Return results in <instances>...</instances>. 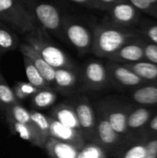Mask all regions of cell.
I'll list each match as a JSON object with an SVG mask.
<instances>
[{"label": "cell", "mask_w": 157, "mask_h": 158, "mask_svg": "<svg viewBox=\"0 0 157 158\" xmlns=\"http://www.w3.org/2000/svg\"><path fill=\"white\" fill-rule=\"evenodd\" d=\"M93 34L91 53L101 58H108L125 44L142 36L139 31L116 25L109 20L97 24Z\"/></svg>", "instance_id": "6da1fadb"}, {"label": "cell", "mask_w": 157, "mask_h": 158, "mask_svg": "<svg viewBox=\"0 0 157 158\" xmlns=\"http://www.w3.org/2000/svg\"><path fill=\"white\" fill-rule=\"evenodd\" d=\"M25 35V43L32 47L55 69L78 68L72 59L55 44L48 32L39 25Z\"/></svg>", "instance_id": "7a4b0ae2"}, {"label": "cell", "mask_w": 157, "mask_h": 158, "mask_svg": "<svg viewBox=\"0 0 157 158\" xmlns=\"http://www.w3.org/2000/svg\"><path fill=\"white\" fill-rule=\"evenodd\" d=\"M19 2L40 27L65 41L62 31L63 15L55 5L44 0H19Z\"/></svg>", "instance_id": "3957f363"}, {"label": "cell", "mask_w": 157, "mask_h": 158, "mask_svg": "<svg viewBox=\"0 0 157 158\" xmlns=\"http://www.w3.org/2000/svg\"><path fill=\"white\" fill-rule=\"evenodd\" d=\"M0 21L24 34L38 26L19 0H0Z\"/></svg>", "instance_id": "277c9868"}, {"label": "cell", "mask_w": 157, "mask_h": 158, "mask_svg": "<svg viewBox=\"0 0 157 158\" xmlns=\"http://www.w3.org/2000/svg\"><path fill=\"white\" fill-rule=\"evenodd\" d=\"M62 31L65 41L72 44L80 55L91 53L93 38V30L72 17L63 16Z\"/></svg>", "instance_id": "5b68a950"}, {"label": "cell", "mask_w": 157, "mask_h": 158, "mask_svg": "<svg viewBox=\"0 0 157 158\" xmlns=\"http://www.w3.org/2000/svg\"><path fill=\"white\" fill-rule=\"evenodd\" d=\"M80 84L83 91L98 92L110 86L105 64L98 60L87 61L80 69Z\"/></svg>", "instance_id": "8992f818"}, {"label": "cell", "mask_w": 157, "mask_h": 158, "mask_svg": "<svg viewBox=\"0 0 157 158\" xmlns=\"http://www.w3.org/2000/svg\"><path fill=\"white\" fill-rule=\"evenodd\" d=\"M95 131H94V143L103 147L107 154H117L125 141L113 130L100 107H96L95 111Z\"/></svg>", "instance_id": "52a82bcc"}, {"label": "cell", "mask_w": 157, "mask_h": 158, "mask_svg": "<svg viewBox=\"0 0 157 158\" xmlns=\"http://www.w3.org/2000/svg\"><path fill=\"white\" fill-rule=\"evenodd\" d=\"M97 106L103 111L113 130L125 142L130 141L127 120L131 106L112 101H103Z\"/></svg>", "instance_id": "ba28073f"}, {"label": "cell", "mask_w": 157, "mask_h": 158, "mask_svg": "<svg viewBox=\"0 0 157 158\" xmlns=\"http://www.w3.org/2000/svg\"><path fill=\"white\" fill-rule=\"evenodd\" d=\"M110 85L118 88H138L148 84L124 64L109 61L105 64Z\"/></svg>", "instance_id": "9c48e42d"}, {"label": "cell", "mask_w": 157, "mask_h": 158, "mask_svg": "<svg viewBox=\"0 0 157 158\" xmlns=\"http://www.w3.org/2000/svg\"><path fill=\"white\" fill-rule=\"evenodd\" d=\"M74 108L80 124L81 134L86 142H93L95 131V111L89 99L85 96H79L74 103Z\"/></svg>", "instance_id": "30bf717a"}, {"label": "cell", "mask_w": 157, "mask_h": 158, "mask_svg": "<svg viewBox=\"0 0 157 158\" xmlns=\"http://www.w3.org/2000/svg\"><path fill=\"white\" fill-rule=\"evenodd\" d=\"M107 11L110 22L126 28H131L140 17V11L128 0L114 5Z\"/></svg>", "instance_id": "8fae6325"}, {"label": "cell", "mask_w": 157, "mask_h": 158, "mask_svg": "<svg viewBox=\"0 0 157 158\" xmlns=\"http://www.w3.org/2000/svg\"><path fill=\"white\" fill-rule=\"evenodd\" d=\"M142 42L143 39L141 37L128 42L107 59L109 61L120 64H130L144 61V54Z\"/></svg>", "instance_id": "7c38bea8"}, {"label": "cell", "mask_w": 157, "mask_h": 158, "mask_svg": "<svg viewBox=\"0 0 157 158\" xmlns=\"http://www.w3.org/2000/svg\"><path fill=\"white\" fill-rule=\"evenodd\" d=\"M48 119H49V132L51 138L73 144L79 148H81L85 144L86 141L83 139L80 131L71 129L68 126H65L50 117H48Z\"/></svg>", "instance_id": "4fadbf2b"}, {"label": "cell", "mask_w": 157, "mask_h": 158, "mask_svg": "<svg viewBox=\"0 0 157 158\" xmlns=\"http://www.w3.org/2000/svg\"><path fill=\"white\" fill-rule=\"evenodd\" d=\"M80 84V69H56L55 70L54 88L63 94H70L75 92Z\"/></svg>", "instance_id": "5bb4252c"}, {"label": "cell", "mask_w": 157, "mask_h": 158, "mask_svg": "<svg viewBox=\"0 0 157 158\" xmlns=\"http://www.w3.org/2000/svg\"><path fill=\"white\" fill-rule=\"evenodd\" d=\"M19 48L20 53L22 54V56L28 57L32 62L34 67L38 69V71L43 76V78L45 80V81L48 83V85L53 88L56 69L54 68H52L47 62H45V60H43V57L28 44H26V43L19 44Z\"/></svg>", "instance_id": "9a60e30c"}, {"label": "cell", "mask_w": 157, "mask_h": 158, "mask_svg": "<svg viewBox=\"0 0 157 158\" xmlns=\"http://www.w3.org/2000/svg\"><path fill=\"white\" fill-rule=\"evenodd\" d=\"M6 121L8 125L9 131L14 135H19L21 139L29 142L34 146L40 147L42 149H44L45 142L42 138L39 131L36 130V128L31 123V124H21L19 122H16L10 118H6Z\"/></svg>", "instance_id": "2e32d148"}, {"label": "cell", "mask_w": 157, "mask_h": 158, "mask_svg": "<svg viewBox=\"0 0 157 158\" xmlns=\"http://www.w3.org/2000/svg\"><path fill=\"white\" fill-rule=\"evenodd\" d=\"M152 111L146 107L130 108L128 115V130L131 140H134L133 135L144 132L146 126L152 118Z\"/></svg>", "instance_id": "e0dca14e"}, {"label": "cell", "mask_w": 157, "mask_h": 158, "mask_svg": "<svg viewBox=\"0 0 157 158\" xmlns=\"http://www.w3.org/2000/svg\"><path fill=\"white\" fill-rule=\"evenodd\" d=\"M61 124L68 126L71 129H74L81 132L80 124L78 121L77 114L75 108L72 105L68 103H60L56 105L50 112L48 116Z\"/></svg>", "instance_id": "ac0fdd59"}, {"label": "cell", "mask_w": 157, "mask_h": 158, "mask_svg": "<svg viewBox=\"0 0 157 158\" xmlns=\"http://www.w3.org/2000/svg\"><path fill=\"white\" fill-rule=\"evenodd\" d=\"M79 149V147L73 144L51 137L44 146V150L50 158H77Z\"/></svg>", "instance_id": "d6986e66"}, {"label": "cell", "mask_w": 157, "mask_h": 158, "mask_svg": "<svg viewBox=\"0 0 157 158\" xmlns=\"http://www.w3.org/2000/svg\"><path fill=\"white\" fill-rule=\"evenodd\" d=\"M131 98L140 106H157V84L148 83L136 88L131 94Z\"/></svg>", "instance_id": "ffe728a7"}, {"label": "cell", "mask_w": 157, "mask_h": 158, "mask_svg": "<svg viewBox=\"0 0 157 158\" xmlns=\"http://www.w3.org/2000/svg\"><path fill=\"white\" fill-rule=\"evenodd\" d=\"M147 136L125 142L117 153L118 158H145V143Z\"/></svg>", "instance_id": "44dd1931"}, {"label": "cell", "mask_w": 157, "mask_h": 158, "mask_svg": "<svg viewBox=\"0 0 157 158\" xmlns=\"http://www.w3.org/2000/svg\"><path fill=\"white\" fill-rule=\"evenodd\" d=\"M19 45V40L14 30L0 21V56L13 51Z\"/></svg>", "instance_id": "7402d4cb"}, {"label": "cell", "mask_w": 157, "mask_h": 158, "mask_svg": "<svg viewBox=\"0 0 157 158\" xmlns=\"http://www.w3.org/2000/svg\"><path fill=\"white\" fill-rule=\"evenodd\" d=\"M124 65L129 69H130L133 72H135L140 78H142L147 83L157 84L156 64L148 61H140L136 63H130Z\"/></svg>", "instance_id": "603a6c76"}, {"label": "cell", "mask_w": 157, "mask_h": 158, "mask_svg": "<svg viewBox=\"0 0 157 158\" xmlns=\"http://www.w3.org/2000/svg\"><path fill=\"white\" fill-rule=\"evenodd\" d=\"M57 95L52 87L40 89L31 99V106L35 109H45L50 107L56 101Z\"/></svg>", "instance_id": "cb8c5ba5"}, {"label": "cell", "mask_w": 157, "mask_h": 158, "mask_svg": "<svg viewBox=\"0 0 157 158\" xmlns=\"http://www.w3.org/2000/svg\"><path fill=\"white\" fill-rule=\"evenodd\" d=\"M5 118H10L16 122L21 123V124H31V114L30 111L27 110L20 102H17L13 104L11 106H9L4 113Z\"/></svg>", "instance_id": "d4e9b609"}, {"label": "cell", "mask_w": 157, "mask_h": 158, "mask_svg": "<svg viewBox=\"0 0 157 158\" xmlns=\"http://www.w3.org/2000/svg\"><path fill=\"white\" fill-rule=\"evenodd\" d=\"M23 63L25 68L26 76L28 79V82H30L31 85L36 87L37 89H43L46 87H50L48 83L45 81V80L43 78V76L40 74L38 69L34 67L32 62L26 56H23Z\"/></svg>", "instance_id": "484cf974"}, {"label": "cell", "mask_w": 157, "mask_h": 158, "mask_svg": "<svg viewBox=\"0 0 157 158\" xmlns=\"http://www.w3.org/2000/svg\"><path fill=\"white\" fill-rule=\"evenodd\" d=\"M19 102L14 94L13 89L8 85L2 72L0 71V110L4 113L13 104Z\"/></svg>", "instance_id": "4316f807"}, {"label": "cell", "mask_w": 157, "mask_h": 158, "mask_svg": "<svg viewBox=\"0 0 157 158\" xmlns=\"http://www.w3.org/2000/svg\"><path fill=\"white\" fill-rule=\"evenodd\" d=\"M31 114V124L36 128V130L41 134L43 141L46 143L50 138L49 132V119L48 116L43 115L36 109H32L30 111ZM46 144V143H45Z\"/></svg>", "instance_id": "83f0119b"}, {"label": "cell", "mask_w": 157, "mask_h": 158, "mask_svg": "<svg viewBox=\"0 0 157 158\" xmlns=\"http://www.w3.org/2000/svg\"><path fill=\"white\" fill-rule=\"evenodd\" d=\"M77 158H107V152L97 143L86 142L79 149Z\"/></svg>", "instance_id": "f1b7e54d"}, {"label": "cell", "mask_w": 157, "mask_h": 158, "mask_svg": "<svg viewBox=\"0 0 157 158\" xmlns=\"http://www.w3.org/2000/svg\"><path fill=\"white\" fill-rule=\"evenodd\" d=\"M12 89L19 102L31 98L39 91V89H37L28 81H17Z\"/></svg>", "instance_id": "f546056e"}, {"label": "cell", "mask_w": 157, "mask_h": 158, "mask_svg": "<svg viewBox=\"0 0 157 158\" xmlns=\"http://www.w3.org/2000/svg\"><path fill=\"white\" fill-rule=\"evenodd\" d=\"M140 12H144L157 19V0H128Z\"/></svg>", "instance_id": "4dcf8cb0"}, {"label": "cell", "mask_w": 157, "mask_h": 158, "mask_svg": "<svg viewBox=\"0 0 157 158\" xmlns=\"http://www.w3.org/2000/svg\"><path fill=\"white\" fill-rule=\"evenodd\" d=\"M141 35L147 39V42L157 45V24L155 23H143L139 31Z\"/></svg>", "instance_id": "1f68e13d"}, {"label": "cell", "mask_w": 157, "mask_h": 158, "mask_svg": "<svg viewBox=\"0 0 157 158\" xmlns=\"http://www.w3.org/2000/svg\"><path fill=\"white\" fill-rule=\"evenodd\" d=\"M143 47V54L145 61L154 63L157 65V45L143 40L142 42Z\"/></svg>", "instance_id": "d6a6232c"}, {"label": "cell", "mask_w": 157, "mask_h": 158, "mask_svg": "<svg viewBox=\"0 0 157 158\" xmlns=\"http://www.w3.org/2000/svg\"><path fill=\"white\" fill-rule=\"evenodd\" d=\"M145 158H157V136H147Z\"/></svg>", "instance_id": "836d02e7"}, {"label": "cell", "mask_w": 157, "mask_h": 158, "mask_svg": "<svg viewBox=\"0 0 157 158\" xmlns=\"http://www.w3.org/2000/svg\"><path fill=\"white\" fill-rule=\"evenodd\" d=\"M143 135L145 136H157V115L152 118L146 126Z\"/></svg>", "instance_id": "e575fe53"}, {"label": "cell", "mask_w": 157, "mask_h": 158, "mask_svg": "<svg viewBox=\"0 0 157 158\" xmlns=\"http://www.w3.org/2000/svg\"><path fill=\"white\" fill-rule=\"evenodd\" d=\"M73 3H76L78 5H81L82 6L88 7V8H93V9H100V6L96 0H69Z\"/></svg>", "instance_id": "d590c367"}, {"label": "cell", "mask_w": 157, "mask_h": 158, "mask_svg": "<svg viewBox=\"0 0 157 158\" xmlns=\"http://www.w3.org/2000/svg\"><path fill=\"white\" fill-rule=\"evenodd\" d=\"M96 1H97L101 10H108L114 5L123 2V1H126V0H96Z\"/></svg>", "instance_id": "8d00e7d4"}]
</instances>
